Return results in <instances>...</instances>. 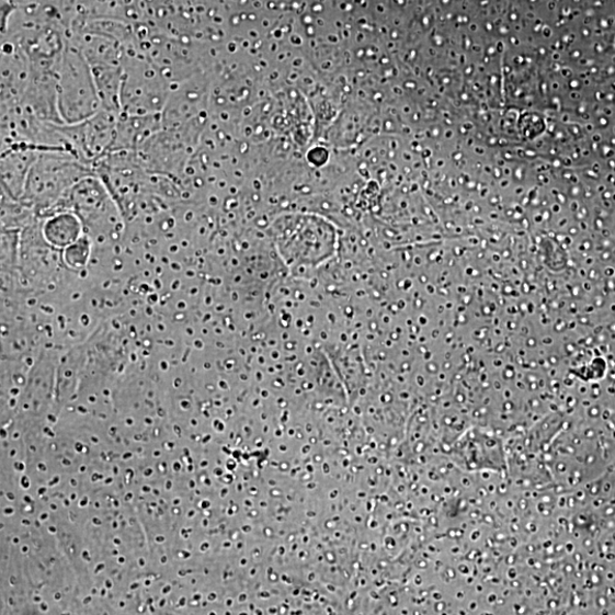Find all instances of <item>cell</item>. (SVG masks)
<instances>
[{
	"instance_id": "cell-1",
	"label": "cell",
	"mask_w": 615,
	"mask_h": 615,
	"mask_svg": "<svg viewBox=\"0 0 615 615\" xmlns=\"http://www.w3.org/2000/svg\"><path fill=\"white\" fill-rule=\"evenodd\" d=\"M61 82L62 96L60 104L62 113L70 124L76 123L77 102H79L81 121L93 115L98 109L99 99L96 83L86 69L81 58L69 52L65 60V69Z\"/></svg>"
}]
</instances>
